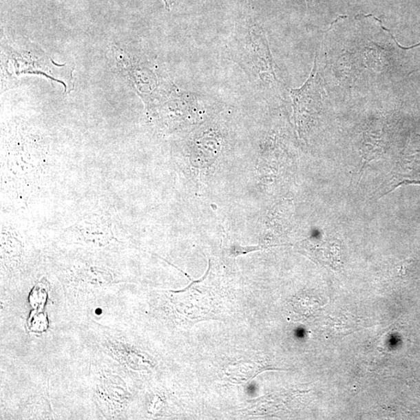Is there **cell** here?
Returning <instances> with one entry per match:
<instances>
[{"label": "cell", "mask_w": 420, "mask_h": 420, "mask_svg": "<svg viewBox=\"0 0 420 420\" xmlns=\"http://www.w3.org/2000/svg\"><path fill=\"white\" fill-rule=\"evenodd\" d=\"M417 45L401 46L374 16H364L336 45L331 43L328 63L341 85L386 84L400 59Z\"/></svg>", "instance_id": "obj_1"}, {"label": "cell", "mask_w": 420, "mask_h": 420, "mask_svg": "<svg viewBox=\"0 0 420 420\" xmlns=\"http://www.w3.org/2000/svg\"><path fill=\"white\" fill-rule=\"evenodd\" d=\"M227 54L260 88L280 96L284 94L285 83L260 25L252 22L240 25L228 44Z\"/></svg>", "instance_id": "obj_2"}, {"label": "cell", "mask_w": 420, "mask_h": 420, "mask_svg": "<svg viewBox=\"0 0 420 420\" xmlns=\"http://www.w3.org/2000/svg\"><path fill=\"white\" fill-rule=\"evenodd\" d=\"M294 117L302 127L316 117L322 109L324 89L319 72V56L315 59L314 67L309 79L299 89L291 90Z\"/></svg>", "instance_id": "obj_3"}, {"label": "cell", "mask_w": 420, "mask_h": 420, "mask_svg": "<svg viewBox=\"0 0 420 420\" xmlns=\"http://www.w3.org/2000/svg\"><path fill=\"white\" fill-rule=\"evenodd\" d=\"M77 244L102 247L115 240L111 221L102 215L94 214L83 219L68 230Z\"/></svg>", "instance_id": "obj_4"}, {"label": "cell", "mask_w": 420, "mask_h": 420, "mask_svg": "<svg viewBox=\"0 0 420 420\" xmlns=\"http://www.w3.org/2000/svg\"><path fill=\"white\" fill-rule=\"evenodd\" d=\"M387 138L386 117L376 118L365 125L361 143L365 164L386 151Z\"/></svg>", "instance_id": "obj_5"}, {"label": "cell", "mask_w": 420, "mask_h": 420, "mask_svg": "<svg viewBox=\"0 0 420 420\" xmlns=\"http://www.w3.org/2000/svg\"><path fill=\"white\" fill-rule=\"evenodd\" d=\"M221 136L213 129L201 130L191 146V160L196 165L209 164L217 158L221 147Z\"/></svg>", "instance_id": "obj_6"}, {"label": "cell", "mask_w": 420, "mask_h": 420, "mask_svg": "<svg viewBox=\"0 0 420 420\" xmlns=\"http://www.w3.org/2000/svg\"><path fill=\"white\" fill-rule=\"evenodd\" d=\"M2 266L15 269L20 265L25 253V243L22 236L12 228L2 226L1 232Z\"/></svg>", "instance_id": "obj_7"}, {"label": "cell", "mask_w": 420, "mask_h": 420, "mask_svg": "<svg viewBox=\"0 0 420 420\" xmlns=\"http://www.w3.org/2000/svg\"><path fill=\"white\" fill-rule=\"evenodd\" d=\"M164 1L166 4V7L167 8V9H170L171 6L173 4L175 0H164Z\"/></svg>", "instance_id": "obj_8"}]
</instances>
